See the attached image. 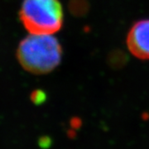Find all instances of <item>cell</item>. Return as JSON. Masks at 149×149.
Masks as SVG:
<instances>
[{"instance_id":"obj_3","label":"cell","mask_w":149,"mask_h":149,"mask_svg":"<svg viewBox=\"0 0 149 149\" xmlns=\"http://www.w3.org/2000/svg\"><path fill=\"white\" fill-rule=\"evenodd\" d=\"M127 45L136 57L149 59V20H142L133 25L127 38Z\"/></svg>"},{"instance_id":"obj_2","label":"cell","mask_w":149,"mask_h":149,"mask_svg":"<svg viewBox=\"0 0 149 149\" xmlns=\"http://www.w3.org/2000/svg\"><path fill=\"white\" fill-rule=\"evenodd\" d=\"M20 19L32 34H52L62 26V7L58 0H24Z\"/></svg>"},{"instance_id":"obj_1","label":"cell","mask_w":149,"mask_h":149,"mask_svg":"<svg viewBox=\"0 0 149 149\" xmlns=\"http://www.w3.org/2000/svg\"><path fill=\"white\" fill-rule=\"evenodd\" d=\"M62 49L50 34H32L23 39L17 52L24 69L33 74H47L61 62Z\"/></svg>"},{"instance_id":"obj_6","label":"cell","mask_w":149,"mask_h":149,"mask_svg":"<svg viewBox=\"0 0 149 149\" xmlns=\"http://www.w3.org/2000/svg\"><path fill=\"white\" fill-rule=\"evenodd\" d=\"M81 125H82V121H81L80 118L74 117L70 119V126L74 130L80 129Z\"/></svg>"},{"instance_id":"obj_5","label":"cell","mask_w":149,"mask_h":149,"mask_svg":"<svg viewBox=\"0 0 149 149\" xmlns=\"http://www.w3.org/2000/svg\"><path fill=\"white\" fill-rule=\"evenodd\" d=\"M38 144H39L40 148H42V149L50 148L52 145V139L49 136H43L39 139Z\"/></svg>"},{"instance_id":"obj_4","label":"cell","mask_w":149,"mask_h":149,"mask_svg":"<svg viewBox=\"0 0 149 149\" xmlns=\"http://www.w3.org/2000/svg\"><path fill=\"white\" fill-rule=\"evenodd\" d=\"M31 100L36 105L42 104L47 101V94L42 90L32 91L31 94Z\"/></svg>"},{"instance_id":"obj_7","label":"cell","mask_w":149,"mask_h":149,"mask_svg":"<svg viewBox=\"0 0 149 149\" xmlns=\"http://www.w3.org/2000/svg\"><path fill=\"white\" fill-rule=\"evenodd\" d=\"M67 136H68V138H70V139H75V138H76V133H75L74 129L71 128V129L68 130V131H67Z\"/></svg>"}]
</instances>
